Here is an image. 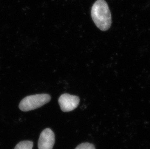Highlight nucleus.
<instances>
[{
	"instance_id": "423d86ee",
	"label": "nucleus",
	"mask_w": 150,
	"mask_h": 149,
	"mask_svg": "<svg viewBox=\"0 0 150 149\" xmlns=\"http://www.w3.org/2000/svg\"><path fill=\"white\" fill-rule=\"evenodd\" d=\"M75 149H95V147L93 144L86 142L80 144Z\"/></svg>"
},
{
	"instance_id": "7ed1b4c3",
	"label": "nucleus",
	"mask_w": 150,
	"mask_h": 149,
	"mask_svg": "<svg viewBox=\"0 0 150 149\" xmlns=\"http://www.w3.org/2000/svg\"><path fill=\"white\" fill-rule=\"evenodd\" d=\"M79 102V97L68 93L61 95L58 99L60 107L64 112L72 111L78 107Z\"/></svg>"
},
{
	"instance_id": "f257e3e1",
	"label": "nucleus",
	"mask_w": 150,
	"mask_h": 149,
	"mask_svg": "<svg viewBox=\"0 0 150 149\" xmlns=\"http://www.w3.org/2000/svg\"><path fill=\"white\" fill-rule=\"evenodd\" d=\"M91 15L92 20L98 28L107 31L111 27L112 18L110 11L105 0H97L93 4Z\"/></svg>"
},
{
	"instance_id": "20e7f679",
	"label": "nucleus",
	"mask_w": 150,
	"mask_h": 149,
	"mask_svg": "<svg viewBox=\"0 0 150 149\" xmlns=\"http://www.w3.org/2000/svg\"><path fill=\"white\" fill-rule=\"evenodd\" d=\"M55 141L53 131L46 128L41 133L38 142V149H52Z\"/></svg>"
},
{
	"instance_id": "39448f33",
	"label": "nucleus",
	"mask_w": 150,
	"mask_h": 149,
	"mask_svg": "<svg viewBox=\"0 0 150 149\" xmlns=\"http://www.w3.org/2000/svg\"><path fill=\"white\" fill-rule=\"evenodd\" d=\"M33 142L31 141H23L19 142L14 149H32Z\"/></svg>"
},
{
	"instance_id": "f03ea898",
	"label": "nucleus",
	"mask_w": 150,
	"mask_h": 149,
	"mask_svg": "<svg viewBox=\"0 0 150 149\" xmlns=\"http://www.w3.org/2000/svg\"><path fill=\"white\" fill-rule=\"evenodd\" d=\"M51 100L49 94H38L28 96L21 100L19 108L23 111H28L39 108Z\"/></svg>"
}]
</instances>
